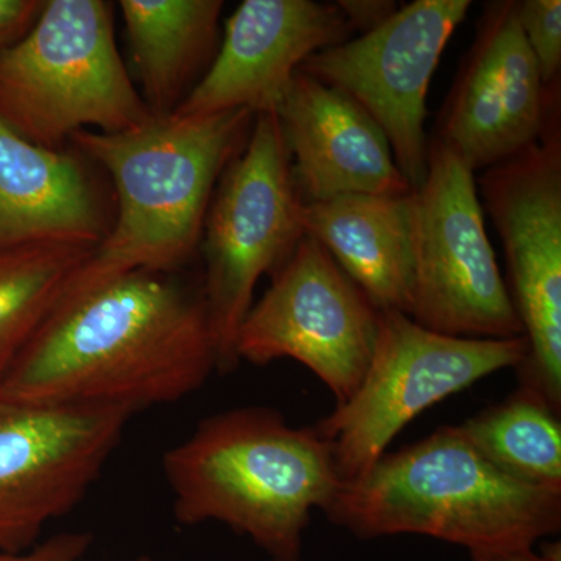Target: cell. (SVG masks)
Wrapping results in <instances>:
<instances>
[{"instance_id":"6da1fadb","label":"cell","mask_w":561,"mask_h":561,"mask_svg":"<svg viewBox=\"0 0 561 561\" xmlns=\"http://www.w3.org/2000/svg\"><path fill=\"white\" fill-rule=\"evenodd\" d=\"M213 371L203 295L164 273L133 272L62 298L0 378V394L136 413L190 397Z\"/></svg>"},{"instance_id":"7a4b0ae2","label":"cell","mask_w":561,"mask_h":561,"mask_svg":"<svg viewBox=\"0 0 561 561\" xmlns=\"http://www.w3.org/2000/svg\"><path fill=\"white\" fill-rule=\"evenodd\" d=\"M254 117L245 110L171 114L113 135L76 133L70 140L113 179L119 213L65 297L128 273L165 275L186 264L201 247L217 183L245 149Z\"/></svg>"},{"instance_id":"3957f363","label":"cell","mask_w":561,"mask_h":561,"mask_svg":"<svg viewBox=\"0 0 561 561\" xmlns=\"http://www.w3.org/2000/svg\"><path fill=\"white\" fill-rule=\"evenodd\" d=\"M176 523H220L272 560L300 561L313 511L341 490L331 446L268 408L209 416L162 457Z\"/></svg>"},{"instance_id":"277c9868","label":"cell","mask_w":561,"mask_h":561,"mask_svg":"<svg viewBox=\"0 0 561 561\" xmlns=\"http://www.w3.org/2000/svg\"><path fill=\"white\" fill-rule=\"evenodd\" d=\"M324 513L362 540L423 535L470 552L512 551L559 534L561 491L508 478L445 426L342 483Z\"/></svg>"},{"instance_id":"5b68a950","label":"cell","mask_w":561,"mask_h":561,"mask_svg":"<svg viewBox=\"0 0 561 561\" xmlns=\"http://www.w3.org/2000/svg\"><path fill=\"white\" fill-rule=\"evenodd\" d=\"M150 111L114 39L103 0H47L31 31L0 49V121L44 149L90 130L142 127Z\"/></svg>"},{"instance_id":"8992f818","label":"cell","mask_w":561,"mask_h":561,"mask_svg":"<svg viewBox=\"0 0 561 561\" xmlns=\"http://www.w3.org/2000/svg\"><path fill=\"white\" fill-rule=\"evenodd\" d=\"M300 205L278 117L257 114L245 149L217 183L198 247L217 371L231 373L241 364L239 332L257 283L278 271L305 238Z\"/></svg>"},{"instance_id":"52a82bcc","label":"cell","mask_w":561,"mask_h":561,"mask_svg":"<svg viewBox=\"0 0 561 561\" xmlns=\"http://www.w3.org/2000/svg\"><path fill=\"white\" fill-rule=\"evenodd\" d=\"M527 351L526 337H451L420 327L405 313L379 311L364 379L313 430L331 446L342 483L354 482L416 416L493 373L516 370Z\"/></svg>"},{"instance_id":"ba28073f","label":"cell","mask_w":561,"mask_h":561,"mask_svg":"<svg viewBox=\"0 0 561 561\" xmlns=\"http://www.w3.org/2000/svg\"><path fill=\"white\" fill-rule=\"evenodd\" d=\"M413 290L409 317L460 339L524 337L486 236L474 171L432 138L426 176L412 192Z\"/></svg>"},{"instance_id":"9c48e42d","label":"cell","mask_w":561,"mask_h":561,"mask_svg":"<svg viewBox=\"0 0 561 561\" xmlns=\"http://www.w3.org/2000/svg\"><path fill=\"white\" fill-rule=\"evenodd\" d=\"M507 260V289L529 351L516 368L526 387L561 412V128L552 114L540 139L479 179Z\"/></svg>"},{"instance_id":"30bf717a","label":"cell","mask_w":561,"mask_h":561,"mask_svg":"<svg viewBox=\"0 0 561 561\" xmlns=\"http://www.w3.org/2000/svg\"><path fill=\"white\" fill-rule=\"evenodd\" d=\"M379 309L316 239L305 236L251 306L238 339V359L268 365L294 359L334 394L348 400L367 373Z\"/></svg>"},{"instance_id":"8fae6325","label":"cell","mask_w":561,"mask_h":561,"mask_svg":"<svg viewBox=\"0 0 561 561\" xmlns=\"http://www.w3.org/2000/svg\"><path fill=\"white\" fill-rule=\"evenodd\" d=\"M135 413L0 394V551L24 552L101 478Z\"/></svg>"},{"instance_id":"7c38bea8","label":"cell","mask_w":561,"mask_h":561,"mask_svg":"<svg viewBox=\"0 0 561 561\" xmlns=\"http://www.w3.org/2000/svg\"><path fill=\"white\" fill-rule=\"evenodd\" d=\"M470 7V0H415L376 31L317 51L298 69L367 111L413 190L426 176L432 76Z\"/></svg>"},{"instance_id":"4fadbf2b","label":"cell","mask_w":561,"mask_h":561,"mask_svg":"<svg viewBox=\"0 0 561 561\" xmlns=\"http://www.w3.org/2000/svg\"><path fill=\"white\" fill-rule=\"evenodd\" d=\"M557 111L560 83H542L516 0L486 2L474 43L438 114L434 138L472 171H485L540 139Z\"/></svg>"},{"instance_id":"5bb4252c","label":"cell","mask_w":561,"mask_h":561,"mask_svg":"<svg viewBox=\"0 0 561 561\" xmlns=\"http://www.w3.org/2000/svg\"><path fill=\"white\" fill-rule=\"evenodd\" d=\"M351 35L335 2L245 0L225 22L205 76L173 114L275 113L302 62Z\"/></svg>"},{"instance_id":"9a60e30c","label":"cell","mask_w":561,"mask_h":561,"mask_svg":"<svg viewBox=\"0 0 561 561\" xmlns=\"http://www.w3.org/2000/svg\"><path fill=\"white\" fill-rule=\"evenodd\" d=\"M275 114L301 202L412 194L379 125L343 92L297 70Z\"/></svg>"},{"instance_id":"2e32d148","label":"cell","mask_w":561,"mask_h":561,"mask_svg":"<svg viewBox=\"0 0 561 561\" xmlns=\"http://www.w3.org/2000/svg\"><path fill=\"white\" fill-rule=\"evenodd\" d=\"M101 206L79 161L21 138L0 121V249L33 242L98 247Z\"/></svg>"},{"instance_id":"e0dca14e","label":"cell","mask_w":561,"mask_h":561,"mask_svg":"<svg viewBox=\"0 0 561 561\" xmlns=\"http://www.w3.org/2000/svg\"><path fill=\"white\" fill-rule=\"evenodd\" d=\"M300 225L379 311L409 316L413 290L412 194L301 202Z\"/></svg>"},{"instance_id":"ac0fdd59","label":"cell","mask_w":561,"mask_h":561,"mask_svg":"<svg viewBox=\"0 0 561 561\" xmlns=\"http://www.w3.org/2000/svg\"><path fill=\"white\" fill-rule=\"evenodd\" d=\"M221 0H122L119 9L153 117L171 116L216 51Z\"/></svg>"},{"instance_id":"d6986e66","label":"cell","mask_w":561,"mask_h":561,"mask_svg":"<svg viewBox=\"0 0 561 561\" xmlns=\"http://www.w3.org/2000/svg\"><path fill=\"white\" fill-rule=\"evenodd\" d=\"M483 459L515 481L561 491V421L541 397L519 386L507 400L457 426Z\"/></svg>"},{"instance_id":"ffe728a7","label":"cell","mask_w":561,"mask_h":561,"mask_svg":"<svg viewBox=\"0 0 561 561\" xmlns=\"http://www.w3.org/2000/svg\"><path fill=\"white\" fill-rule=\"evenodd\" d=\"M92 250L72 242L0 249V378L60 305Z\"/></svg>"},{"instance_id":"44dd1931","label":"cell","mask_w":561,"mask_h":561,"mask_svg":"<svg viewBox=\"0 0 561 561\" xmlns=\"http://www.w3.org/2000/svg\"><path fill=\"white\" fill-rule=\"evenodd\" d=\"M518 21L524 38L537 61L542 83H560L561 2L560 0H519Z\"/></svg>"},{"instance_id":"7402d4cb","label":"cell","mask_w":561,"mask_h":561,"mask_svg":"<svg viewBox=\"0 0 561 561\" xmlns=\"http://www.w3.org/2000/svg\"><path fill=\"white\" fill-rule=\"evenodd\" d=\"M91 548L90 531H61L24 552L0 551V561H84Z\"/></svg>"},{"instance_id":"603a6c76","label":"cell","mask_w":561,"mask_h":561,"mask_svg":"<svg viewBox=\"0 0 561 561\" xmlns=\"http://www.w3.org/2000/svg\"><path fill=\"white\" fill-rule=\"evenodd\" d=\"M44 9V0H0V49L31 31Z\"/></svg>"},{"instance_id":"cb8c5ba5","label":"cell","mask_w":561,"mask_h":561,"mask_svg":"<svg viewBox=\"0 0 561 561\" xmlns=\"http://www.w3.org/2000/svg\"><path fill=\"white\" fill-rule=\"evenodd\" d=\"M335 3L351 31L359 32L360 35L381 27L400 9L394 0H339Z\"/></svg>"},{"instance_id":"d4e9b609","label":"cell","mask_w":561,"mask_h":561,"mask_svg":"<svg viewBox=\"0 0 561 561\" xmlns=\"http://www.w3.org/2000/svg\"><path fill=\"white\" fill-rule=\"evenodd\" d=\"M471 561H561L560 541L546 542L541 551L535 548L512 549V551L470 552Z\"/></svg>"},{"instance_id":"484cf974","label":"cell","mask_w":561,"mask_h":561,"mask_svg":"<svg viewBox=\"0 0 561 561\" xmlns=\"http://www.w3.org/2000/svg\"><path fill=\"white\" fill-rule=\"evenodd\" d=\"M139 561H147V560H139ZM272 561H290V560H272Z\"/></svg>"}]
</instances>
